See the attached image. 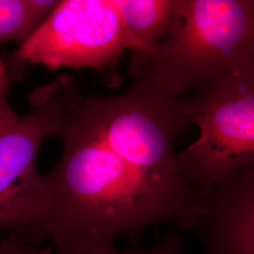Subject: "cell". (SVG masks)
<instances>
[{"instance_id": "obj_7", "label": "cell", "mask_w": 254, "mask_h": 254, "mask_svg": "<svg viewBox=\"0 0 254 254\" xmlns=\"http://www.w3.org/2000/svg\"><path fill=\"white\" fill-rule=\"evenodd\" d=\"M130 43V52L145 51L170 35L181 20L183 0H111Z\"/></svg>"}, {"instance_id": "obj_1", "label": "cell", "mask_w": 254, "mask_h": 254, "mask_svg": "<svg viewBox=\"0 0 254 254\" xmlns=\"http://www.w3.org/2000/svg\"><path fill=\"white\" fill-rule=\"evenodd\" d=\"M63 155L43 174L39 240L56 254H109L119 236L158 223L200 224L206 194L178 170L181 120L168 104L136 86L109 97L84 94L59 75Z\"/></svg>"}, {"instance_id": "obj_11", "label": "cell", "mask_w": 254, "mask_h": 254, "mask_svg": "<svg viewBox=\"0 0 254 254\" xmlns=\"http://www.w3.org/2000/svg\"><path fill=\"white\" fill-rule=\"evenodd\" d=\"M109 254H182L181 238L178 234L172 233L163 241L148 251H129L121 253L117 250Z\"/></svg>"}, {"instance_id": "obj_9", "label": "cell", "mask_w": 254, "mask_h": 254, "mask_svg": "<svg viewBox=\"0 0 254 254\" xmlns=\"http://www.w3.org/2000/svg\"><path fill=\"white\" fill-rule=\"evenodd\" d=\"M9 82L8 65L0 60V131L10 127L19 117L8 101Z\"/></svg>"}, {"instance_id": "obj_4", "label": "cell", "mask_w": 254, "mask_h": 254, "mask_svg": "<svg viewBox=\"0 0 254 254\" xmlns=\"http://www.w3.org/2000/svg\"><path fill=\"white\" fill-rule=\"evenodd\" d=\"M130 43L111 0H60L41 27L12 55L15 63L49 70L91 68L108 84L120 80L119 66Z\"/></svg>"}, {"instance_id": "obj_10", "label": "cell", "mask_w": 254, "mask_h": 254, "mask_svg": "<svg viewBox=\"0 0 254 254\" xmlns=\"http://www.w3.org/2000/svg\"><path fill=\"white\" fill-rule=\"evenodd\" d=\"M0 254H56L53 247L38 248L14 235L0 239Z\"/></svg>"}, {"instance_id": "obj_3", "label": "cell", "mask_w": 254, "mask_h": 254, "mask_svg": "<svg viewBox=\"0 0 254 254\" xmlns=\"http://www.w3.org/2000/svg\"><path fill=\"white\" fill-rule=\"evenodd\" d=\"M189 124L200 136L176 153L178 170L191 188L208 194L254 166V64L223 73L182 98Z\"/></svg>"}, {"instance_id": "obj_6", "label": "cell", "mask_w": 254, "mask_h": 254, "mask_svg": "<svg viewBox=\"0 0 254 254\" xmlns=\"http://www.w3.org/2000/svg\"><path fill=\"white\" fill-rule=\"evenodd\" d=\"M197 228L206 247L204 254H254V166L206 194Z\"/></svg>"}, {"instance_id": "obj_2", "label": "cell", "mask_w": 254, "mask_h": 254, "mask_svg": "<svg viewBox=\"0 0 254 254\" xmlns=\"http://www.w3.org/2000/svg\"><path fill=\"white\" fill-rule=\"evenodd\" d=\"M254 64V1L183 0L173 32L131 52L129 73L171 98H181L223 73Z\"/></svg>"}, {"instance_id": "obj_5", "label": "cell", "mask_w": 254, "mask_h": 254, "mask_svg": "<svg viewBox=\"0 0 254 254\" xmlns=\"http://www.w3.org/2000/svg\"><path fill=\"white\" fill-rule=\"evenodd\" d=\"M32 109L0 131V230L39 241L44 212L38 157L47 138L58 136L62 102L58 77L29 93Z\"/></svg>"}, {"instance_id": "obj_8", "label": "cell", "mask_w": 254, "mask_h": 254, "mask_svg": "<svg viewBox=\"0 0 254 254\" xmlns=\"http://www.w3.org/2000/svg\"><path fill=\"white\" fill-rule=\"evenodd\" d=\"M60 0H0V46L31 36L57 7Z\"/></svg>"}]
</instances>
